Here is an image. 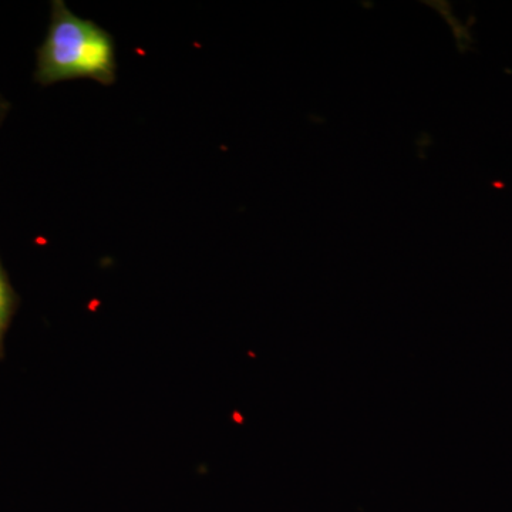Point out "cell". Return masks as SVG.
Listing matches in <instances>:
<instances>
[{
  "label": "cell",
  "mask_w": 512,
  "mask_h": 512,
  "mask_svg": "<svg viewBox=\"0 0 512 512\" xmlns=\"http://www.w3.org/2000/svg\"><path fill=\"white\" fill-rule=\"evenodd\" d=\"M80 79L116 84V42L96 22L74 15L63 0H53L45 40L36 50L33 80L49 87Z\"/></svg>",
  "instance_id": "cell-1"
},
{
  "label": "cell",
  "mask_w": 512,
  "mask_h": 512,
  "mask_svg": "<svg viewBox=\"0 0 512 512\" xmlns=\"http://www.w3.org/2000/svg\"><path fill=\"white\" fill-rule=\"evenodd\" d=\"M19 308V298L10 284L9 276L0 262V360L5 356L6 333L12 325L15 313Z\"/></svg>",
  "instance_id": "cell-2"
},
{
  "label": "cell",
  "mask_w": 512,
  "mask_h": 512,
  "mask_svg": "<svg viewBox=\"0 0 512 512\" xmlns=\"http://www.w3.org/2000/svg\"><path fill=\"white\" fill-rule=\"evenodd\" d=\"M10 109H12L10 101L0 93V127H2V124L5 123L6 119H8Z\"/></svg>",
  "instance_id": "cell-3"
}]
</instances>
